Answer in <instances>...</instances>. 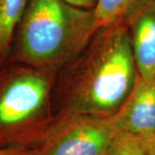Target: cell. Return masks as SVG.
<instances>
[{
  "label": "cell",
  "instance_id": "cell-1",
  "mask_svg": "<svg viewBox=\"0 0 155 155\" xmlns=\"http://www.w3.org/2000/svg\"><path fill=\"white\" fill-rule=\"evenodd\" d=\"M62 68L56 80L55 116H114L138 74L127 23L98 28L84 48Z\"/></svg>",
  "mask_w": 155,
  "mask_h": 155
},
{
  "label": "cell",
  "instance_id": "cell-2",
  "mask_svg": "<svg viewBox=\"0 0 155 155\" xmlns=\"http://www.w3.org/2000/svg\"><path fill=\"white\" fill-rule=\"evenodd\" d=\"M94 10L66 0H30L16 31L18 62L61 68L84 48L97 30Z\"/></svg>",
  "mask_w": 155,
  "mask_h": 155
},
{
  "label": "cell",
  "instance_id": "cell-3",
  "mask_svg": "<svg viewBox=\"0 0 155 155\" xmlns=\"http://www.w3.org/2000/svg\"><path fill=\"white\" fill-rule=\"evenodd\" d=\"M56 68L21 64L0 72V147H35L55 119Z\"/></svg>",
  "mask_w": 155,
  "mask_h": 155
},
{
  "label": "cell",
  "instance_id": "cell-4",
  "mask_svg": "<svg viewBox=\"0 0 155 155\" xmlns=\"http://www.w3.org/2000/svg\"><path fill=\"white\" fill-rule=\"evenodd\" d=\"M120 133L113 116L59 115L35 148L38 155H107Z\"/></svg>",
  "mask_w": 155,
  "mask_h": 155
},
{
  "label": "cell",
  "instance_id": "cell-5",
  "mask_svg": "<svg viewBox=\"0 0 155 155\" xmlns=\"http://www.w3.org/2000/svg\"><path fill=\"white\" fill-rule=\"evenodd\" d=\"M121 132L140 138L155 133V76L137 74L133 88L119 110L114 115Z\"/></svg>",
  "mask_w": 155,
  "mask_h": 155
},
{
  "label": "cell",
  "instance_id": "cell-6",
  "mask_svg": "<svg viewBox=\"0 0 155 155\" xmlns=\"http://www.w3.org/2000/svg\"><path fill=\"white\" fill-rule=\"evenodd\" d=\"M134 59L140 77L155 76V0L127 22Z\"/></svg>",
  "mask_w": 155,
  "mask_h": 155
},
{
  "label": "cell",
  "instance_id": "cell-7",
  "mask_svg": "<svg viewBox=\"0 0 155 155\" xmlns=\"http://www.w3.org/2000/svg\"><path fill=\"white\" fill-rule=\"evenodd\" d=\"M30 0H0V64L7 60L18 24Z\"/></svg>",
  "mask_w": 155,
  "mask_h": 155
},
{
  "label": "cell",
  "instance_id": "cell-8",
  "mask_svg": "<svg viewBox=\"0 0 155 155\" xmlns=\"http://www.w3.org/2000/svg\"><path fill=\"white\" fill-rule=\"evenodd\" d=\"M154 0H97L94 10L97 28L126 22L140 9Z\"/></svg>",
  "mask_w": 155,
  "mask_h": 155
},
{
  "label": "cell",
  "instance_id": "cell-9",
  "mask_svg": "<svg viewBox=\"0 0 155 155\" xmlns=\"http://www.w3.org/2000/svg\"><path fill=\"white\" fill-rule=\"evenodd\" d=\"M107 155H147L141 139L125 132H121L113 142Z\"/></svg>",
  "mask_w": 155,
  "mask_h": 155
},
{
  "label": "cell",
  "instance_id": "cell-10",
  "mask_svg": "<svg viewBox=\"0 0 155 155\" xmlns=\"http://www.w3.org/2000/svg\"><path fill=\"white\" fill-rule=\"evenodd\" d=\"M0 155H38L35 147H0Z\"/></svg>",
  "mask_w": 155,
  "mask_h": 155
},
{
  "label": "cell",
  "instance_id": "cell-11",
  "mask_svg": "<svg viewBox=\"0 0 155 155\" xmlns=\"http://www.w3.org/2000/svg\"><path fill=\"white\" fill-rule=\"evenodd\" d=\"M140 139L146 153L147 155H155V133Z\"/></svg>",
  "mask_w": 155,
  "mask_h": 155
},
{
  "label": "cell",
  "instance_id": "cell-12",
  "mask_svg": "<svg viewBox=\"0 0 155 155\" xmlns=\"http://www.w3.org/2000/svg\"><path fill=\"white\" fill-rule=\"evenodd\" d=\"M66 1L72 5L91 10V9H94L97 0H66Z\"/></svg>",
  "mask_w": 155,
  "mask_h": 155
}]
</instances>
